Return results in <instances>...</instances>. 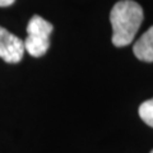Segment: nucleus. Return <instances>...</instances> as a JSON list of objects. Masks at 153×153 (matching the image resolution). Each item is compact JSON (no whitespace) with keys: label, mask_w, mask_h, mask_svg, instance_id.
Returning <instances> with one entry per match:
<instances>
[{"label":"nucleus","mask_w":153,"mask_h":153,"mask_svg":"<svg viewBox=\"0 0 153 153\" xmlns=\"http://www.w3.org/2000/svg\"><path fill=\"white\" fill-rule=\"evenodd\" d=\"M112 26V44L124 47L131 44L143 22V9L133 0H120L110 13Z\"/></svg>","instance_id":"1"},{"label":"nucleus","mask_w":153,"mask_h":153,"mask_svg":"<svg viewBox=\"0 0 153 153\" xmlns=\"http://www.w3.org/2000/svg\"><path fill=\"white\" fill-rule=\"evenodd\" d=\"M54 26L40 16H33L27 25V40L25 41L26 50L30 55L40 57L50 47V35Z\"/></svg>","instance_id":"2"},{"label":"nucleus","mask_w":153,"mask_h":153,"mask_svg":"<svg viewBox=\"0 0 153 153\" xmlns=\"http://www.w3.org/2000/svg\"><path fill=\"white\" fill-rule=\"evenodd\" d=\"M26 45L21 38L14 36L0 26V57L10 64H17L25 55Z\"/></svg>","instance_id":"3"},{"label":"nucleus","mask_w":153,"mask_h":153,"mask_svg":"<svg viewBox=\"0 0 153 153\" xmlns=\"http://www.w3.org/2000/svg\"><path fill=\"white\" fill-rule=\"evenodd\" d=\"M134 55L137 59H139L146 63H152L153 61V26L147 30L139 37L133 46Z\"/></svg>","instance_id":"4"},{"label":"nucleus","mask_w":153,"mask_h":153,"mask_svg":"<svg viewBox=\"0 0 153 153\" xmlns=\"http://www.w3.org/2000/svg\"><path fill=\"white\" fill-rule=\"evenodd\" d=\"M139 116L147 125L153 128V98L144 101L139 106Z\"/></svg>","instance_id":"5"},{"label":"nucleus","mask_w":153,"mask_h":153,"mask_svg":"<svg viewBox=\"0 0 153 153\" xmlns=\"http://www.w3.org/2000/svg\"><path fill=\"white\" fill-rule=\"evenodd\" d=\"M16 1V0H0V7H9Z\"/></svg>","instance_id":"6"},{"label":"nucleus","mask_w":153,"mask_h":153,"mask_svg":"<svg viewBox=\"0 0 153 153\" xmlns=\"http://www.w3.org/2000/svg\"><path fill=\"white\" fill-rule=\"evenodd\" d=\"M151 153H153V149H152V151H151Z\"/></svg>","instance_id":"7"}]
</instances>
